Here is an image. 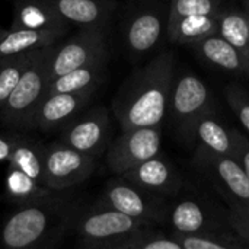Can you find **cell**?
I'll return each instance as SVG.
<instances>
[{
  "mask_svg": "<svg viewBox=\"0 0 249 249\" xmlns=\"http://www.w3.org/2000/svg\"><path fill=\"white\" fill-rule=\"evenodd\" d=\"M175 76L171 51L158 54L131 73L112 99L114 117L121 130L160 127L168 115Z\"/></svg>",
  "mask_w": 249,
  "mask_h": 249,
  "instance_id": "1",
  "label": "cell"
},
{
  "mask_svg": "<svg viewBox=\"0 0 249 249\" xmlns=\"http://www.w3.org/2000/svg\"><path fill=\"white\" fill-rule=\"evenodd\" d=\"M71 219V204L58 196L16 206L0 228L1 249H53Z\"/></svg>",
  "mask_w": 249,
  "mask_h": 249,
  "instance_id": "2",
  "label": "cell"
},
{
  "mask_svg": "<svg viewBox=\"0 0 249 249\" xmlns=\"http://www.w3.org/2000/svg\"><path fill=\"white\" fill-rule=\"evenodd\" d=\"M55 45L41 48L0 111V123L12 130H32L35 112L47 95L50 61Z\"/></svg>",
  "mask_w": 249,
  "mask_h": 249,
  "instance_id": "3",
  "label": "cell"
},
{
  "mask_svg": "<svg viewBox=\"0 0 249 249\" xmlns=\"http://www.w3.org/2000/svg\"><path fill=\"white\" fill-rule=\"evenodd\" d=\"M168 112L178 137L185 143H193L198 121L214 112L212 92L197 74L188 71L178 74L175 76Z\"/></svg>",
  "mask_w": 249,
  "mask_h": 249,
  "instance_id": "4",
  "label": "cell"
},
{
  "mask_svg": "<svg viewBox=\"0 0 249 249\" xmlns=\"http://www.w3.org/2000/svg\"><path fill=\"white\" fill-rule=\"evenodd\" d=\"M74 228L85 249H108L152 226L101 203L79 214Z\"/></svg>",
  "mask_w": 249,
  "mask_h": 249,
  "instance_id": "5",
  "label": "cell"
},
{
  "mask_svg": "<svg viewBox=\"0 0 249 249\" xmlns=\"http://www.w3.org/2000/svg\"><path fill=\"white\" fill-rule=\"evenodd\" d=\"M196 169L214 187L228 207L249 210V178L233 156H223L197 147L193 156Z\"/></svg>",
  "mask_w": 249,
  "mask_h": 249,
  "instance_id": "6",
  "label": "cell"
},
{
  "mask_svg": "<svg viewBox=\"0 0 249 249\" xmlns=\"http://www.w3.org/2000/svg\"><path fill=\"white\" fill-rule=\"evenodd\" d=\"M165 223L171 228L172 235H213L233 233L228 210L217 209L209 200L200 197H175L168 204Z\"/></svg>",
  "mask_w": 249,
  "mask_h": 249,
  "instance_id": "7",
  "label": "cell"
},
{
  "mask_svg": "<svg viewBox=\"0 0 249 249\" xmlns=\"http://www.w3.org/2000/svg\"><path fill=\"white\" fill-rule=\"evenodd\" d=\"M42 165L45 187L57 193L86 182L96 171L95 158L80 153L60 140L44 144Z\"/></svg>",
  "mask_w": 249,
  "mask_h": 249,
  "instance_id": "8",
  "label": "cell"
},
{
  "mask_svg": "<svg viewBox=\"0 0 249 249\" xmlns=\"http://www.w3.org/2000/svg\"><path fill=\"white\" fill-rule=\"evenodd\" d=\"M109 58L107 28H80L77 34L57 42L50 61L51 80L74 69Z\"/></svg>",
  "mask_w": 249,
  "mask_h": 249,
  "instance_id": "9",
  "label": "cell"
},
{
  "mask_svg": "<svg viewBox=\"0 0 249 249\" xmlns=\"http://www.w3.org/2000/svg\"><path fill=\"white\" fill-rule=\"evenodd\" d=\"M102 204L152 226L165 223L169 201L153 196L136 187L121 175H117L108 181L102 196Z\"/></svg>",
  "mask_w": 249,
  "mask_h": 249,
  "instance_id": "10",
  "label": "cell"
},
{
  "mask_svg": "<svg viewBox=\"0 0 249 249\" xmlns=\"http://www.w3.org/2000/svg\"><path fill=\"white\" fill-rule=\"evenodd\" d=\"M160 127L121 130V134L107 149V165L114 174L123 175L134 166L160 155Z\"/></svg>",
  "mask_w": 249,
  "mask_h": 249,
  "instance_id": "11",
  "label": "cell"
},
{
  "mask_svg": "<svg viewBox=\"0 0 249 249\" xmlns=\"http://www.w3.org/2000/svg\"><path fill=\"white\" fill-rule=\"evenodd\" d=\"M58 140L80 153L98 159L111 143L109 111L104 105L86 108L60 131Z\"/></svg>",
  "mask_w": 249,
  "mask_h": 249,
  "instance_id": "12",
  "label": "cell"
},
{
  "mask_svg": "<svg viewBox=\"0 0 249 249\" xmlns=\"http://www.w3.org/2000/svg\"><path fill=\"white\" fill-rule=\"evenodd\" d=\"M168 26V10L162 6H140L124 20L123 38L127 51L133 57H143L160 42Z\"/></svg>",
  "mask_w": 249,
  "mask_h": 249,
  "instance_id": "13",
  "label": "cell"
},
{
  "mask_svg": "<svg viewBox=\"0 0 249 249\" xmlns=\"http://www.w3.org/2000/svg\"><path fill=\"white\" fill-rule=\"evenodd\" d=\"M95 93L96 89L74 93H47L35 112L32 130L42 133H60L69 123L89 108Z\"/></svg>",
  "mask_w": 249,
  "mask_h": 249,
  "instance_id": "14",
  "label": "cell"
},
{
  "mask_svg": "<svg viewBox=\"0 0 249 249\" xmlns=\"http://www.w3.org/2000/svg\"><path fill=\"white\" fill-rule=\"evenodd\" d=\"M121 177L136 187L168 201L178 197L184 187L181 174L160 155L134 166Z\"/></svg>",
  "mask_w": 249,
  "mask_h": 249,
  "instance_id": "15",
  "label": "cell"
},
{
  "mask_svg": "<svg viewBox=\"0 0 249 249\" xmlns=\"http://www.w3.org/2000/svg\"><path fill=\"white\" fill-rule=\"evenodd\" d=\"M10 29L48 31L66 35L70 29L48 0H15Z\"/></svg>",
  "mask_w": 249,
  "mask_h": 249,
  "instance_id": "16",
  "label": "cell"
},
{
  "mask_svg": "<svg viewBox=\"0 0 249 249\" xmlns=\"http://www.w3.org/2000/svg\"><path fill=\"white\" fill-rule=\"evenodd\" d=\"M67 25L80 28H107L115 0H48Z\"/></svg>",
  "mask_w": 249,
  "mask_h": 249,
  "instance_id": "17",
  "label": "cell"
},
{
  "mask_svg": "<svg viewBox=\"0 0 249 249\" xmlns=\"http://www.w3.org/2000/svg\"><path fill=\"white\" fill-rule=\"evenodd\" d=\"M200 58L222 71L249 76V61L219 34L207 36L206 39L193 45Z\"/></svg>",
  "mask_w": 249,
  "mask_h": 249,
  "instance_id": "18",
  "label": "cell"
},
{
  "mask_svg": "<svg viewBox=\"0 0 249 249\" xmlns=\"http://www.w3.org/2000/svg\"><path fill=\"white\" fill-rule=\"evenodd\" d=\"M217 15H191L168 22L166 35L178 45H196L197 42L217 34Z\"/></svg>",
  "mask_w": 249,
  "mask_h": 249,
  "instance_id": "19",
  "label": "cell"
},
{
  "mask_svg": "<svg viewBox=\"0 0 249 249\" xmlns=\"http://www.w3.org/2000/svg\"><path fill=\"white\" fill-rule=\"evenodd\" d=\"M63 39V35L48 31H31V29H6L3 39L0 41V58H9L31 51H36L45 47L55 45Z\"/></svg>",
  "mask_w": 249,
  "mask_h": 249,
  "instance_id": "20",
  "label": "cell"
},
{
  "mask_svg": "<svg viewBox=\"0 0 249 249\" xmlns=\"http://www.w3.org/2000/svg\"><path fill=\"white\" fill-rule=\"evenodd\" d=\"M108 60H99L92 64L74 69L69 73H64L55 79H53L48 85L47 93L55 92H83L89 89H98V86L104 82L108 70Z\"/></svg>",
  "mask_w": 249,
  "mask_h": 249,
  "instance_id": "21",
  "label": "cell"
},
{
  "mask_svg": "<svg viewBox=\"0 0 249 249\" xmlns=\"http://www.w3.org/2000/svg\"><path fill=\"white\" fill-rule=\"evenodd\" d=\"M194 142H197V147H201L207 152L223 156H233L231 128L225 127L214 115V112L207 114L198 121L194 133Z\"/></svg>",
  "mask_w": 249,
  "mask_h": 249,
  "instance_id": "22",
  "label": "cell"
},
{
  "mask_svg": "<svg viewBox=\"0 0 249 249\" xmlns=\"http://www.w3.org/2000/svg\"><path fill=\"white\" fill-rule=\"evenodd\" d=\"M4 187H6L7 198L16 206L29 204L57 196V191H53L51 188L32 179L25 172L9 165L6 172Z\"/></svg>",
  "mask_w": 249,
  "mask_h": 249,
  "instance_id": "23",
  "label": "cell"
},
{
  "mask_svg": "<svg viewBox=\"0 0 249 249\" xmlns=\"http://www.w3.org/2000/svg\"><path fill=\"white\" fill-rule=\"evenodd\" d=\"M217 34L249 61V15L245 10L225 9L217 13Z\"/></svg>",
  "mask_w": 249,
  "mask_h": 249,
  "instance_id": "24",
  "label": "cell"
},
{
  "mask_svg": "<svg viewBox=\"0 0 249 249\" xmlns=\"http://www.w3.org/2000/svg\"><path fill=\"white\" fill-rule=\"evenodd\" d=\"M42 150H44L42 143H38V142L20 134L7 165L25 172L36 182L45 185Z\"/></svg>",
  "mask_w": 249,
  "mask_h": 249,
  "instance_id": "25",
  "label": "cell"
},
{
  "mask_svg": "<svg viewBox=\"0 0 249 249\" xmlns=\"http://www.w3.org/2000/svg\"><path fill=\"white\" fill-rule=\"evenodd\" d=\"M38 51L39 50L3 58V63L0 66V111L4 107L6 101L9 99L13 89L16 88V85L19 83V80L22 79L25 70L35 58Z\"/></svg>",
  "mask_w": 249,
  "mask_h": 249,
  "instance_id": "26",
  "label": "cell"
},
{
  "mask_svg": "<svg viewBox=\"0 0 249 249\" xmlns=\"http://www.w3.org/2000/svg\"><path fill=\"white\" fill-rule=\"evenodd\" d=\"M184 249H249V247L233 233H213V235H172Z\"/></svg>",
  "mask_w": 249,
  "mask_h": 249,
  "instance_id": "27",
  "label": "cell"
},
{
  "mask_svg": "<svg viewBox=\"0 0 249 249\" xmlns=\"http://www.w3.org/2000/svg\"><path fill=\"white\" fill-rule=\"evenodd\" d=\"M108 249H184V247L174 236L155 233L150 228H146Z\"/></svg>",
  "mask_w": 249,
  "mask_h": 249,
  "instance_id": "28",
  "label": "cell"
},
{
  "mask_svg": "<svg viewBox=\"0 0 249 249\" xmlns=\"http://www.w3.org/2000/svg\"><path fill=\"white\" fill-rule=\"evenodd\" d=\"M223 0H171L168 22L191 15H217Z\"/></svg>",
  "mask_w": 249,
  "mask_h": 249,
  "instance_id": "29",
  "label": "cell"
},
{
  "mask_svg": "<svg viewBox=\"0 0 249 249\" xmlns=\"http://www.w3.org/2000/svg\"><path fill=\"white\" fill-rule=\"evenodd\" d=\"M223 96L242 127L249 133V92L242 86L228 85L223 88Z\"/></svg>",
  "mask_w": 249,
  "mask_h": 249,
  "instance_id": "30",
  "label": "cell"
},
{
  "mask_svg": "<svg viewBox=\"0 0 249 249\" xmlns=\"http://www.w3.org/2000/svg\"><path fill=\"white\" fill-rule=\"evenodd\" d=\"M228 219L232 231L249 247V210L241 207H228Z\"/></svg>",
  "mask_w": 249,
  "mask_h": 249,
  "instance_id": "31",
  "label": "cell"
},
{
  "mask_svg": "<svg viewBox=\"0 0 249 249\" xmlns=\"http://www.w3.org/2000/svg\"><path fill=\"white\" fill-rule=\"evenodd\" d=\"M231 133L233 142V158L239 162L249 178V139L235 128H231Z\"/></svg>",
  "mask_w": 249,
  "mask_h": 249,
  "instance_id": "32",
  "label": "cell"
},
{
  "mask_svg": "<svg viewBox=\"0 0 249 249\" xmlns=\"http://www.w3.org/2000/svg\"><path fill=\"white\" fill-rule=\"evenodd\" d=\"M19 133H0V162H9L19 139Z\"/></svg>",
  "mask_w": 249,
  "mask_h": 249,
  "instance_id": "33",
  "label": "cell"
},
{
  "mask_svg": "<svg viewBox=\"0 0 249 249\" xmlns=\"http://www.w3.org/2000/svg\"><path fill=\"white\" fill-rule=\"evenodd\" d=\"M244 7H245V12L249 15V0H244Z\"/></svg>",
  "mask_w": 249,
  "mask_h": 249,
  "instance_id": "34",
  "label": "cell"
},
{
  "mask_svg": "<svg viewBox=\"0 0 249 249\" xmlns=\"http://www.w3.org/2000/svg\"><path fill=\"white\" fill-rule=\"evenodd\" d=\"M4 34H6V29H3V28H0V41L3 39V36H4Z\"/></svg>",
  "mask_w": 249,
  "mask_h": 249,
  "instance_id": "35",
  "label": "cell"
},
{
  "mask_svg": "<svg viewBox=\"0 0 249 249\" xmlns=\"http://www.w3.org/2000/svg\"><path fill=\"white\" fill-rule=\"evenodd\" d=\"M1 63H3V58H0V66H1Z\"/></svg>",
  "mask_w": 249,
  "mask_h": 249,
  "instance_id": "36",
  "label": "cell"
}]
</instances>
